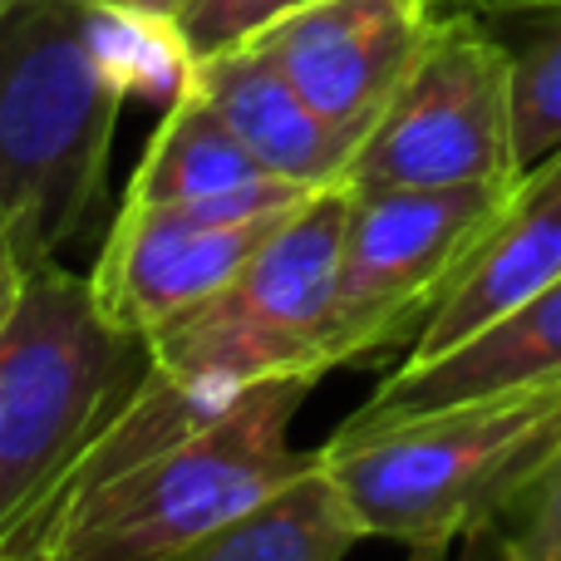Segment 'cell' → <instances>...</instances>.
I'll list each match as a JSON object with an SVG mask.
<instances>
[{
  "mask_svg": "<svg viewBox=\"0 0 561 561\" xmlns=\"http://www.w3.org/2000/svg\"><path fill=\"white\" fill-rule=\"evenodd\" d=\"M345 222V183L310 193L217 296H207L183 320L148 335L144 385L118 409L104 438L79 458L55 507L75 493H89L118 468L148 458L153 448L173 444L178 434L213 419L217 409H227L242 389L262 385V379L325 375L320 369V325H325L330 296H335Z\"/></svg>",
  "mask_w": 561,
  "mask_h": 561,
  "instance_id": "7a4b0ae2",
  "label": "cell"
},
{
  "mask_svg": "<svg viewBox=\"0 0 561 561\" xmlns=\"http://www.w3.org/2000/svg\"><path fill=\"white\" fill-rule=\"evenodd\" d=\"M513 183L463 187H350L335 296L320 325V369L414 345L419 325Z\"/></svg>",
  "mask_w": 561,
  "mask_h": 561,
  "instance_id": "52a82bcc",
  "label": "cell"
},
{
  "mask_svg": "<svg viewBox=\"0 0 561 561\" xmlns=\"http://www.w3.org/2000/svg\"><path fill=\"white\" fill-rule=\"evenodd\" d=\"M552 280H561V148H552L542 163L523 168V178L503 193L438 306L419 325L404 365L473 340L478 330L513 316Z\"/></svg>",
  "mask_w": 561,
  "mask_h": 561,
  "instance_id": "30bf717a",
  "label": "cell"
},
{
  "mask_svg": "<svg viewBox=\"0 0 561 561\" xmlns=\"http://www.w3.org/2000/svg\"><path fill=\"white\" fill-rule=\"evenodd\" d=\"M438 0H310L256 39L320 118L365 138L414 69Z\"/></svg>",
  "mask_w": 561,
  "mask_h": 561,
  "instance_id": "9c48e42d",
  "label": "cell"
},
{
  "mask_svg": "<svg viewBox=\"0 0 561 561\" xmlns=\"http://www.w3.org/2000/svg\"><path fill=\"white\" fill-rule=\"evenodd\" d=\"M513 25V118H517V168L542 163L561 148V5L533 15L497 20Z\"/></svg>",
  "mask_w": 561,
  "mask_h": 561,
  "instance_id": "9a60e30c",
  "label": "cell"
},
{
  "mask_svg": "<svg viewBox=\"0 0 561 561\" xmlns=\"http://www.w3.org/2000/svg\"><path fill=\"white\" fill-rule=\"evenodd\" d=\"M513 561H561V448L493 517Z\"/></svg>",
  "mask_w": 561,
  "mask_h": 561,
  "instance_id": "e0dca14e",
  "label": "cell"
},
{
  "mask_svg": "<svg viewBox=\"0 0 561 561\" xmlns=\"http://www.w3.org/2000/svg\"><path fill=\"white\" fill-rule=\"evenodd\" d=\"M310 193L320 187H300L266 173L247 153L242 138L222 124V114L193 84H183L168 99V114L148 138L124 203L178 207V213L213 217V222H242V217L300 207Z\"/></svg>",
  "mask_w": 561,
  "mask_h": 561,
  "instance_id": "8fae6325",
  "label": "cell"
},
{
  "mask_svg": "<svg viewBox=\"0 0 561 561\" xmlns=\"http://www.w3.org/2000/svg\"><path fill=\"white\" fill-rule=\"evenodd\" d=\"M513 49L488 20L438 10L414 69L359 138L345 187L517 183Z\"/></svg>",
  "mask_w": 561,
  "mask_h": 561,
  "instance_id": "8992f818",
  "label": "cell"
},
{
  "mask_svg": "<svg viewBox=\"0 0 561 561\" xmlns=\"http://www.w3.org/2000/svg\"><path fill=\"white\" fill-rule=\"evenodd\" d=\"M187 84L222 114L266 173L300 187H335L359 138L320 118L262 45H237L187 69Z\"/></svg>",
  "mask_w": 561,
  "mask_h": 561,
  "instance_id": "4fadbf2b",
  "label": "cell"
},
{
  "mask_svg": "<svg viewBox=\"0 0 561 561\" xmlns=\"http://www.w3.org/2000/svg\"><path fill=\"white\" fill-rule=\"evenodd\" d=\"M5 5H15V0H0V10H5Z\"/></svg>",
  "mask_w": 561,
  "mask_h": 561,
  "instance_id": "603a6c76",
  "label": "cell"
},
{
  "mask_svg": "<svg viewBox=\"0 0 561 561\" xmlns=\"http://www.w3.org/2000/svg\"><path fill=\"white\" fill-rule=\"evenodd\" d=\"M25 280H30V262L20 256V242H15L10 217L0 213V335H5L10 320H15L20 296H25Z\"/></svg>",
  "mask_w": 561,
  "mask_h": 561,
  "instance_id": "ac0fdd59",
  "label": "cell"
},
{
  "mask_svg": "<svg viewBox=\"0 0 561 561\" xmlns=\"http://www.w3.org/2000/svg\"><path fill=\"white\" fill-rule=\"evenodd\" d=\"M300 5H310V0H183L178 15L168 20V39H173L178 59L193 69L203 59L256 39L266 25H276L280 15Z\"/></svg>",
  "mask_w": 561,
  "mask_h": 561,
  "instance_id": "2e32d148",
  "label": "cell"
},
{
  "mask_svg": "<svg viewBox=\"0 0 561 561\" xmlns=\"http://www.w3.org/2000/svg\"><path fill=\"white\" fill-rule=\"evenodd\" d=\"M533 385H561V280L537 290L527 306L493 320L463 345L444 350L434 359H419V365H399L394 375L379 379V389L335 434H365V428L394 424V419L424 414V409Z\"/></svg>",
  "mask_w": 561,
  "mask_h": 561,
  "instance_id": "7c38bea8",
  "label": "cell"
},
{
  "mask_svg": "<svg viewBox=\"0 0 561 561\" xmlns=\"http://www.w3.org/2000/svg\"><path fill=\"white\" fill-rule=\"evenodd\" d=\"M547 5H561V0H438V10H463V15H478L488 25L513 15H533V10H547Z\"/></svg>",
  "mask_w": 561,
  "mask_h": 561,
  "instance_id": "d6986e66",
  "label": "cell"
},
{
  "mask_svg": "<svg viewBox=\"0 0 561 561\" xmlns=\"http://www.w3.org/2000/svg\"><path fill=\"white\" fill-rule=\"evenodd\" d=\"M320 375H276L173 444L75 493L39 523L25 561H168L242 517L316 454L290 448V419Z\"/></svg>",
  "mask_w": 561,
  "mask_h": 561,
  "instance_id": "3957f363",
  "label": "cell"
},
{
  "mask_svg": "<svg viewBox=\"0 0 561 561\" xmlns=\"http://www.w3.org/2000/svg\"><path fill=\"white\" fill-rule=\"evenodd\" d=\"M187 84L168 30L104 0H15L0 10V213L20 256L59 262L104 213L108 148L134 94Z\"/></svg>",
  "mask_w": 561,
  "mask_h": 561,
  "instance_id": "6da1fadb",
  "label": "cell"
},
{
  "mask_svg": "<svg viewBox=\"0 0 561 561\" xmlns=\"http://www.w3.org/2000/svg\"><path fill=\"white\" fill-rule=\"evenodd\" d=\"M290 213L296 207L242 217V222H213L178 207L124 203L108 222L89 290L118 330L148 340L197 310L207 296H217Z\"/></svg>",
  "mask_w": 561,
  "mask_h": 561,
  "instance_id": "ba28073f",
  "label": "cell"
},
{
  "mask_svg": "<svg viewBox=\"0 0 561 561\" xmlns=\"http://www.w3.org/2000/svg\"><path fill=\"white\" fill-rule=\"evenodd\" d=\"M104 5H114L118 15L138 20V25H153V30H168V20L178 15V5L183 0H104Z\"/></svg>",
  "mask_w": 561,
  "mask_h": 561,
  "instance_id": "ffe728a7",
  "label": "cell"
},
{
  "mask_svg": "<svg viewBox=\"0 0 561 561\" xmlns=\"http://www.w3.org/2000/svg\"><path fill=\"white\" fill-rule=\"evenodd\" d=\"M359 542L365 533L316 454L272 497L168 561H345Z\"/></svg>",
  "mask_w": 561,
  "mask_h": 561,
  "instance_id": "5bb4252c",
  "label": "cell"
},
{
  "mask_svg": "<svg viewBox=\"0 0 561 561\" xmlns=\"http://www.w3.org/2000/svg\"><path fill=\"white\" fill-rule=\"evenodd\" d=\"M448 552H454V547H414L409 561H448Z\"/></svg>",
  "mask_w": 561,
  "mask_h": 561,
  "instance_id": "44dd1931",
  "label": "cell"
},
{
  "mask_svg": "<svg viewBox=\"0 0 561 561\" xmlns=\"http://www.w3.org/2000/svg\"><path fill=\"white\" fill-rule=\"evenodd\" d=\"M561 448V385L458 399L365 434H330L320 463L359 533L399 547H454Z\"/></svg>",
  "mask_w": 561,
  "mask_h": 561,
  "instance_id": "5b68a950",
  "label": "cell"
},
{
  "mask_svg": "<svg viewBox=\"0 0 561 561\" xmlns=\"http://www.w3.org/2000/svg\"><path fill=\"white\" fill-rule=\"evenodd\" d=\"M0 561H15V557H10V547H5V542H0Z\"/></svg>",
  "mask_w": 561,
  "mask_h": 561,
  "instance_id": "7402d4cb",
  "label": "cell"
},
{
  "mask_svg": "<svg viewBox=\"0 0 561 561\" xmlns=\"http://www.w3.org/2000/svg\"><path fill=\"white\" fill-rule=\"evenodd\" d=\"M144 375L148 340L99 310L89 276L59 262L30 266L0 335V542L15 561Z\"/></svg>",
  "mask_w": 561,
  "mask_h": 561,
  "instance_id": "277c9868",
  "label": "cell"
}]
</instances>
